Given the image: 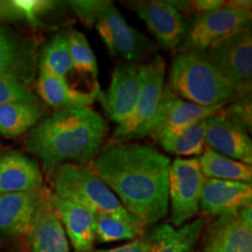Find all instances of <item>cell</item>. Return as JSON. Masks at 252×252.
<instances>
[{
  "instance_id": "cell-1",
  "label": "cell",
  "mask_w": 252,
  "mask_h": 252,
  "mask_svg": "<svg viewBox=\"0 0 252 252\" xmlns=\"http://www.w3.org/2000/svg\"><path fill=\"white\" fill-rule=\"evenodd\" d=\"M89 167L144 226L168 213L171 160L153 146L133 141L109 145Z\"/></svg>"
},
{
  "instance_id": "cell-2",
  "label": "cell",
  "mask_w": 252,
  "mask_h": 252,
  "mask_svg": "<svg viewBox=\"0 0 252 252\" xmlns=\"http://www.w3.org/2000/svg\"><path fill=\"white\" fill-rule=\"evenodd\" d=\"M108 132L105 119L91 106L55 110L30 130L25 146L50 174L63 163H90Z\"/></svg>"
},
{
  "instance_id": "cell-3",
  "label": "cell",
  "mask_w": 252,
  "mask_h": 252,
  "mask_svg": "<svg viewBox=\"0 0 252 252\" xmlns=\"http://www.w3.org/2000/svg\"><path fill=\"white\" fill-rule=\"evenodd\" d=\"M69 5L82 23L94 26L111 55L128 64H141L152 53V42L125 20L111 1L72 0Z\"/></svg>"
},
{
  "instance_id": "cell-4",
  "label": "cell",
  "mask_w": 252,
  "mask_h": 252,
  "mask_svg": "<svg viewBox=\"0 0 252 252\" xmlns=\"http://www.w3.org/2000/svg\"><path fill=\"white\" fill-rule=\"evenodd\" d=\"M168 80V88L176 96L204 108L226 106L239 97L229 81L198 53H179L172 61Z\"/></svg>"
},
{
  "instance_id": "cell-5",
  "label": "cell",
  "mask_w": 252,
  "mask_h": 252,
  "mask_svg": "<svg viewBox=\"0 0 252 252\" xmlns=\"http://www.w3.org/2000/svg\"><path fill=\"white\" fill-rule=\"evenodd\" d=\"M54 194L83 206L94 214L123 219L138 228L145 226L123 207L112 190L93 172L89 165L63 163L50 173Z\"/></svg>"
},
{
  "instance_id": "cell-6",
  "label": "cell",
  "mask_w": 252,
  "mask_h": 252,
  "mask_svg": "<svg viewBox=\"0 0 252 252\" xmlns=\"http://www.w3.org/2000/svg\"><path fill=\"white\" fill-rule=\"evenodd\" d=\"M166 64L160 55L144 64V83L131 116L113 132L110 145L143 139L151 133V124L165 89Z\"/></svg>"
},
{
  "instance_id": "cell-7",
  "label": "cell",
  "mask_w": 252,
  "mask_h": 252,
  "mask_svg": "<svg viewBox=\"0 0 252 252\" xmlns=\"http://www.w3.org/2000/svg\"><path fill=\"white\" fill-rule=\"evenodd\" d=\"M201 54L229 81L238 96L250 93L252 78L251 26L242 28L217 41Z\"/></svg>"
},
{
  "instance_id": "cell-8",
  "label": "cell",
  "mask_w": 252,
  "mask_h": 252,
  "mask_svg": "<svg viewBox=\"0 0 252 252\" xmlns=\"http://www.w3.org/2000/svg\"><path fill=\"white\" fill-rule=\"evenodd\" d=\"M206 178L201 172L198 158H176L168 173V203L171 223L179 228L190 222L200 212L201 194Z\"/></svg>"
},
{
  "instance_id": "cell-9",
  "label": "cell",
  "mask_w": 252,
  "mask_h": 252,
  "mask_svg": "<svg viewBox=\"0 0 252 252\" xmlns=\"http://www.w3.org/2000/svg\"><path fill=\"white\" fill-rule=\"evenodd\" d=\"M251 19V11L231 7L226 5V1L223 7L216 11L195 14L190 24H188L180 52L201 54L217 41L250 26Z\"/></svg>"
},
{
  "instance_id": "cell-10",
  "label": "cell",
  "mask_w": 252,
  "mask_h": 252,
  "mask_svg": "<svg viewBox=\"0 0 252 252\" xmlns=\"http://www.w3.org/2000/svg\"><path fill=\"white\" fill-rule=\"evenodd\" d=\"M130 6L163 48H175L185 39L188 23L171 1H135Z\"/></svg>"
},
{
  "instance_id": "cell-11",
  "label": "cell",
  "mask_w": 252,
  "mask_h": 252,
  "mask_svg": "<svg viewBox=\"0 0 252 252\" xmlns=\"http://www.w3.org/2000/svg\"><path fill=\"white\" fill-rule=\"evenodd\" d=\"M224 106H204L189 103L180 98L168 87L163 89L161 100L151 124V133L153 138L178 132L195 123L209 118Z\"/></svg>"
},
{
  "instance_id": "cell-12",
  "label": "cell",
  "mask_w": 252,
  "mask_h": 252,
  "mask_svg": "<svg viewBox=\"0 0 252 252\" xmlns=\"http://www.w3.org/2000/svg\"><path fill=\"white\" fill-rule=\"evenodd\" d=\"M39 65L34 42L9 28L0 26V76L25 86L34 82Z\"/></svg>"
},
{
  "instance_id": "cell-13",
  "label": "cell",
  "mask_w": 252,
  "mask_h": 252,
  "mask_svg": "<svg viewBox=\"0 0 252 252\" xmlns=\"http://www.w3.org/2000/svg\"><path fill=\"white\" fill-rule=\"evenodd\" d=\"M144 83V64H119L113 71L111 83L103 104L110 118L119 125L131 116Z\"/></svg>"
},
{
  "instance_id": "cell-14",
  "label": "cell",
  "mask_w": 252,
  "mask_h": 252,
  "mask_svg": "<svg viewBox=\"0 0 252 252\" xmlns=\"http://www.w3.org/2000/svg\"><path fill=\"white\" fill-rule=\"evenodd\" d=\"M206 146L230 159L252 163V141L243 126L222 110L207 118Z\"/></svg>"
},
{
  "instance_id": "cell-15",
  "label": "cell",
  "mask_w": 252,
  "mask_h": 252,
  "mask_svg": "<svg viewBox=\"0 0 252 252\" xmlns=\"http://www.w3.org/2000/svg\"><path fill=\"white\" fill-rule=\"evenodd\" d=\"M50 190L41 189L39 202L27 232L31 252H70L68 237L49 200Z\"/></svg>"
},
{
  "instance_id": "cell-16",
  "label": "cell",
  "mask_w": 252,
  "mask_h": 252,
  "mask_svg": "<svg viewBox=\"0 0 252 252\" xmlns=\"http://www.w3.org/2000/svg\"><path fill=\"white\" fill-rule=\"evenodd\" d=\"M252 185L241 181L206 179L200 200V209L206 216L220 217L251 206Z\"/></svg>"
},
{
  "instance_id": "cell-17",
  "label": "cell",
  "mask_w": 252,
  "mask_h": 252,
  "mask_svg": "<svg viewBox=\"0 0 252 252\" xmlns=\"http://www.w3.org/2000/svg\"><path fill=\"white\" fill-rule=\"evenodd\" d=\"M201 252H252V228L238 212L217 217L204 232Z\"/></svg>"
},
{
  "instance_id": "cell-18",
  "label": "cell",
  "mask_w": 252,
  "mask_h": 252,
  "mask_svg": "<svg viewBox=\"0 0 252 252\" xmlns=\"http://www.w3.org/2000/svg\"><path fill=\"white\" fill-rule=\"evenodd\" d=\"M49 200L61 220L65 235L76 252H91L94 248V214L83 206L59 197L50 191Z\"/></svg>"
},
{
  "instance_id": "cell-19",
  "label": "cell",
  "mask_w": 252,
  "mask_h": 252,
  "mask_svg": "<svg viewBox=\"0 0 252 252\" xmlns=\"http://www.w3.org/2000/svg\"><path fill=\"white\" fill-rule=\"evenodd\" d=\"M42 188V173L35 161L18 152L1 154L0 195L36 193Z\"/></svg>"
},
{
  "instance_id": "cell-20",
  "label": "cell",
  "mask_w": 252,
  "mask_h": 252,
  "mask_svg": "<svg viewBox=\"0 0 252 252\" xmlns=\"http://www.w3.org/2000/svg\"><path fill=\"white\" fill-rule=\"evenodd\" d=\"M40 193L0 195V242L27 235Z\"/></svg>"
},
{
  "instance_id": "cell-21",
  "label": "cell",
  "mask_w": 252,
  "mask_h": 252,
  "mask_svg": "<svg viewBox=\"0 0 252 252\" xmlns=\"http://www.w3.org/2000/svg\"><path fill=\"white\" fill-rule=\"evenodd\" d=\"M36 89L43 102L55 110L75 109L91 106L98 97L96 94H87L69 86L67 81L55 75L45 64L37 65Z\"/></svg>"
},
{
  "instance_id": "cell-22",
  "label": "cell",
  "mask_w": 252,
  "mask_h": 252,
  "mask_svg": "<svg viewBox=\"0 0 252 252\" xmlns=\"http://www.w3.org/2000/svg\"><path fill=\"white\" fill-rule=\"evenodd\" d=\"M206 220L196 219L175 228L171 224L154 225L147 235L150 252H191L204 230Z\"/></svg>"
},
{
  "instance_id": "cell-23",
  "label": "cell",
  "mask_w": 252,
  "mask_h": 252,
  "mask_svg": "<svg viewBox=\"0 0 252 252\" xmlns=\"http://www.w3.org/2000/svg\"><path fill=\"white\" fill-rule=\"evenodd\" d=\"M43 118L40 103H8L0 105V134L17 138L26 133Z\"/></svg>"
},
{
  "instance_id": "cell-24",
  "label": "cell",
  "mask_w": 252,
  "mask_h": 252,
  "mask_svg": "<svg viewBox=\"0 0 252 252\" xmlns=\"http://www.w3.org/2000/svg\"><path fill=\"white\" fill-rule=\"evenodd\" d=\"M198 163L206 179L241 181L248 184H251L252 181L251 165L230 159L207 146L198 158Z\"/></svg>"
},
{
  "instance_id": "cell-25",
  "label": "cell",
  "mask_w": 252,
  "mask_h": 252,
  "mask_svg": "<svg viewBox=\"0 0 252 252\" xmlns=\"http://www.w3.org/2000/svg\"><path fill=\"white\" fill-rule=\"evenodd\" d=\"M207 119L182 128L178 132L156 138L166 152L179 157L200 156L206 149Z\"/></svg>"
},
{
  "instance_id": "cell-26",
  "label": "cell",
  "mask_w": 252,
  "mask_h": 252,
  "mask_svg": "<svg viewBox=\"0 0 252 252\" xmlns=\"http://www.w3.org/2000/svg\"><path fill=\"white\" fill-rule=\"evenodd\" d=\"M39 62L55 75L68 82V75L74 70L69 52L67 32L55 34L41 52Z\"/></svg>"
},
{
  "instance_id": "cell-27",
  "label": "cell",
  "mask_w": 252,
  "mask_h": 252,
  "mask_svg": "<svg viewBox=\"0 0 252 252\" xmlns=\"http://www.w3.org/2000/svg\"><path fill=\"white\" fill-rule=\"evenodd\" d=\"M144 229L138 228L119 217L105 214H94V236L100 243L140 238Z\"/></svg>"
},
{
  "instance_id": "cell-28",
  "label": "cell",
  "mask_w": 252,
  "mask_h": 252,
  "mask_svg": "<svg viewBox=\"0 0 252 252\" xmlns=\"http://www.w3.org/2000/svg\"><path fill=\"white\" fill-rule=\"evenodd\" d=\"M67 37L74 70L86 74L93 77L94 81H97L98 67H97L96 56L86 35L76 30H70L67 32Z\"/></svg>"
},
{
  "instance_id": "cell-29",
  "label": "cell",
  "mask_w": 252,
  "mask_h": 252,
  "mask_svg": "<svg viewBox=\"0 0 252 252\" xmlns=\"http://www.w3.org/2000/svg\"><path fill=\"white\" fill-rule=\"evenodd\" d=\"M39 103L30 88L19 81L0 76V105L8 103Z\"/></svg>"
},
{
  "instance_id": "cell-30",
  "label": "cell",
  "mask_w": 252,
  "mask_h": 252,
  "mask_svg": "<svg viewBox=\"0 0 252 252\" xmlns=\"http://www.w3.org/2000/svg\"><path fill=\"white\" fill-rule=\"evenodd\" d=\"M25 18V21L30 24L39 23L40 17L48 13L56 7L59 2L49 0H13Z\"/></svg>"
},
{
  "instance_id": "cell-31",
  "label": "cell",
  "mask_w": 252,
  "mask_h": 252,
  "mask_svg": "<svg viewBox=\"0 0 252 252\" xmlns=\"http://www.w3.org/2000/svg\"><path fill=\"white\" fill-rule=\"evenodd\" d=\"M15 21H25V18L13 0H0V24Z\"/></svg>"
},
{
  "instance_id": "cell-32",
  "label": "cell",
  "mask_w": 252,
  "mask_h": 252,
  "mask_svg": "<svg viewBox=\"0 0 252 252\" xmlns=\"http://www.w3.org/2000/svg\"><path fill=\"white\" fill-rule=\"evenodd\" d=\"M151 243L147 238L140 237L130 242V243L122 245V247L106 249V250H96L94 252H150Z\"/></svg>"
},
{
  "instance_id": "cell-33",
  "label": "cell",
  "mask_w": 252,
  "mask_h": 252,
  "mask_svg": "<svg viewBox=\"0 0 252 252\" xmlns=\"http://www.w3.org/2000/svg\"><path fill=\"white\" fill-rule=\"evenodd\" d=\"M224 5L225 1L222 0H195V1H188L187 11H194L196 14L208 13L220 9Z\"/></svg>"
},
{
  "instance_id": "cell-34",
  "label": "cell",
  "mask_w": 252,
  "mask_h": 252,
  "mask_svg": "<svg viewBox=\"0 0 252 252\" xmlns=\"http://www.w3.org/2000/svg\"><path fill=\"white\" fill-rule=\"evenodd\" d=\"M226 5L239 9H249V11H251L252 7L250 0H231V1H226Z\"/></svg>"
},
{
  "instance_id": "cell-35",
  "label": "cell",
  "mask_w": 252,
  "mask_h": 252,
  "mask_svg": "<svg viewBox=\"0 0 252 252\" xmlns=\"http://www.w3.org/2000/svg\"><path fill=\"white\" fill-rule=\"evenodd\" d=\"M1 154H2V153H1V151H0V157H1Z\"/></svg>"
}]
</instances>
